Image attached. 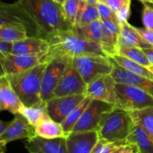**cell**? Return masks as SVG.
Wrapping results in <instances>:
<instances>
[{"label":"cell","instance_id":"obj_1","mask_svg":"<svg viewBox=\"0 0 153 153\" xmlns=\"http://www.w3.org/2000/svg\"><path fill=\"white\" fill-rule=\"evenodd\" d=\"M13 3L31 22L35 37L47 40L73 28L66 19L62 4L55 0H15Z\"/></svg>","mask_w":153,"mask_h":153},{"label":"cell","instance_id":"obj_2","mask_svg":"<svg viewBox=\"0 0 153 153\" xmlns=\"http://www.w3.org/2000/svg\"><path fill=\"white\" fill-rule=\"evenodd\" d=\"M47 41L49 48L44 55V63L60 54H66L72 58L82 55L108 57L100 45L86 40L74 27L57 33Z\"/></svg>","mask_w":153,"mask_h":153},{"label":"cell","instance_id":"obj_3","mask_svg":"<svg viewBox=\"0 0 153 153\" xmlns=\"http://www.w3.org/2000/svg\"><path fill=\"white\" fill-rule=\"evenodd\" d=\"M46 65L47 63H41L22 73L7 76L24 105L37 106L44 103L42 100L41 90L43 72Z\"/></svg>","mask_w":153,"mask_h":153},{"label":"cell","instance_id":"obj_4","mask_svg":"<svg viewBox=\"0 0 153 153\" xmlns=\"http://www.w3.org/2000/svg\"><path fill=\"white\" fill-rule=\"evenodd\" d=\"M130 112L114 107L103 115L97 129L99 137L110 142H124L134 128Z\"/></svg>","mask_w":153,"mask_h":153},{"label":"cell","instance_id":"obj_5","mask_svg":"<svg viewBox=\"0 0 153 153\" xmlns=\"http://www.w3.org/2000/svg\"><path fill=\"white\" fill-rule=\"evenodd\" d=\"M116 103L114 107L128 112L153 107V97L137 87L126 84L116 83Z\"/></svg>","mask_w":153,"mask_h":153},{"label":"cell","instance_id":"obj_6","mask_svg":"<svg viewBox=\"0 0 153 153\" xmlns=\"http://www.w3.org/2000/svg\"><path fill=\"white\" fill-rule=\"evenodd\" d=\"M73 64L87 84L111 74L114 66L108 57L82 55L73 58Z\"/></svg>","mask_w":153,"mask_h":153},{"label":"cell","instance_id":"obj_7","mask_svg":"<svg viewBox=\"0 0 153 153\" xmlns=\"http://www.w3.org/2000/svg\"><path fill=\"white\" fill-rule=\"evenodd\" d=\"M71 59L72 57L66 54H60L47 62L42 79L41 97L44 102L54 97V91Z\"/></svg>","mask_w":153,"mask_h":153},{"label":"cell","instance_id":"obj_8","mask_svg":"<svg viewBox=\"0 0 153 153\" xmlns=\"http://www.w3.org/2000/svg\"><path fill=\"white\" fill-rule=\"evenodd\" d=\"M114 107V105L111 103L92 100L72 132L97 131L103 115Z\"/></svg>","mask_w":153,"mask_h":153},{"label":"cell","instance_id":"obj_9","mask_svg":"<svg viewBox=\"0 0 153 153\" xmlns=\"http://www.w3.org/2000/svg\"><path fill=\"white\" fill-rule=\"evenodd\" d=\"M88 84L70 60L65 73L54 91V97L85 94L87 95Z\"/></svg>","mask_w":153,"mask_h":153},{"label":"cell","instance_id":"obj_10","mask_svg":"<svg viewBox=\"0 0 153 153\" xmlns=\"http://www.w3.org/2000/svg\"><path fill=\"white\" fill-rule=\"evenodd\" d=\"M86 97L85 94H77L53 97L46 102L48 114L51 119L61 124Z\"/></svg>","mask_w":153,"mask_h":153},{"label":"cell","instance_id":"obj_11","mask_svg":"<svg viewBox=\"0 0 153 153\" xmlns=\"http://www.w3.org/2000/svg\"><path fill=\"white\" fill-rule=\"evenodd\" d=\"M44 55H18L9 54L0 57L1 76H7L22 73L41 63H44Z\"/></svg>","mask_w":153,"mask_h":153},{"label":"cell","instance_id":"obj_12","mask_svg":"<svg viewBox=\"0 0 153 153\" xmlns=\"http://www.w3.org/2000/svg\"><path fill=\"white\" fill-rule=\"evenodd\" d=\"M35 128L21 114H16L4 132L0 134V144L6 145L20 139H31L35 137Z\"/></svg>","mask_w":153,"mask_h":153},{"label":"cell","instance_id":"obj_13","mask_svg":"<svg viewBox=\"0 0 153 153\" xmlns=\"http://www.w3.org/2000/svg\"><path fill=\"white\" fill-rule=\"evenodd\" d=\"M116 82L111 75H106L88 85L87 96L92 100L114 105L116 103Z\"/></svg>","mask_w":153,"mask_h":153},{"label":"cell","instance_id":"obj_14","mask_svg":"<svg viewBox=\"0 0 153 153\" xmlns=\"http://www.w3.org/2000/svg\"><path fill=\"white\" fill-rule=\"evenodd\" d=\"M114 66L111 76L116 83L132 85L146 91L153 97V81L143 76L134 74L120 66L113 58L108 57Z\"/></svg>","mask_w":153,"mask_h":153},{"label":"cell","instance_id":"obj_15","mask_svg":"<svg viewBox=\"0 0 153 153\" xmlns=\"http://www.w3.org/2000/svg\"><path fill=\"white\" fill-rule=\"evenodd\" d=\"M97 131L72 132L66 138L68 153H91L98 142Z\"/></svg>","mask_w":153,"mask_h":153},{"label":"cell","instance_id":"obj_16","mask_svg":"<svg viewBox=\"0 0 153 153\" xmlns=\"http://www.w3.org/2000/svg\"><path fill=\"white\" fill-rule=\"evenodd\" d=\"M24 145L28 152L32 153H68L64 137L46 139L36 135L26 140Z\"/></svg>","mask_w":153,"mask_h":153},{"label":"cell","instance_id":"obj_17","mask_svg":"<svg viewBox=\"0 0 153 153\" xmlns=\"http://www.w3.org/2000/svg\"><path fill=\"white\" fill-rule=\"evenodd\" d=\"M24 104L14 91L10 81L5 76L0 77V109L13 114L20 113Z\"/></svg>","mask_w":153,"mask_h":153},{"label":"cell","instance_id":"obj_18","mask_svg":"<svg viewBox=\"0 0 153 153\" xmlns=\"http://www.w3.org/2000/svg\"><path fill=\"white\" fill-rule=\"evenodd\" d=\"M49 42L43 38L28 36L26 38L13 43L12 54L18 55H38L46 53Z\"/></svg>","mask_w":153,"mask_h":153},{"label":"cell","instance_id":"obj_19","mask_svg":"<svg viewBox=\"0 0 153 153\" xmlns=\"http://www.w3.org/2000/svg\"><path fill=\"white\" fill-rule=\"evenodd\" d=\"M138 47L140 49L152 48L153 46L143 40L135 27L128 21L120 25V33L118 39V47Z\"/></svg>","mask_w":153,"mask_h":153},{"label":"cell","instance_id":"obj_20","mask_svg":"<svg viewBox=\"0 0 153 153\" xmlns=\"http://www.w3.org/2000/svg\"><path fill=\"white\" fill-rule=\"evenodd\" d=\"M36 135L46 139L67 138V134L64 131L62 125L50 117L40 122L34 127Z\"/></svg>","mask_w":153,"mask_h":153},{"label":"cell","instance_id":"obj_21","mask_svg":"<svg viewBox=\"0 0 153 153\" xmlns=\"http://www.w3.org/2000/svg\"><path fill=\"white\" fill-rule=\"evenodd\" d=\"M126 141L134 143L139 148L140 153H153V140L138 125H134Z\"/></svg>","mask_w":153,"mask_h":153},{"label":"cell","instance_id":"obj_22","mask_svg":"<svg viewBox=\"0 0 153 153\" xmlns=\"http://www.w3.org/2000/svg\"><path fill=\"white\" fill-rule=\"evenodd\" d=\"M80 35L86 40L100 46L104 33V25L102 19L94 21L89 25L82 27H74Z\"/></svg>","mask_w":153,"mask_h":153},{"label":"cell","instance_id":"obj_23","mask_svg":"<svg viewBox=\"0 0 153 153\" xmlns=\"http://www.w3.org/2000/svg\"><path fill=\"white\" fill-rule=\"evenodd\" d=\"M136 125L141 127L153 140V107L130 112Z\"/></svg>","mask_w":153,"mask_h":153},{"label":"cell","instance_id":"obj_24","mask_svg":"<svg viewBox=\"0 0 153 153\" xmlns=\"http://www.w3.org/2000/svg\"><path fill=\"white\" fill-rule=\"evenodd\" d=\"M19 114H21L34 127L44 120L50 117L46 111V102L37 106L24 105Z\"/></svg>","mask_w":153,"mask_h":153},{"label":"cell","instance_id":"obj_25","mask_svg":"<svg viewBox=\"0 0 153 153\" xmlns=\"http://www.w3.org/2000/svg\"><path fill=\"white\" fill-rule=\"evenodd\" d=\"M111 58H113V59L120 66L123 67L124 69L127 70L128 71L134 73V74L146 77L153 81V73H152V71L149 69L143 67L141 64H138V63L135 62V61H132V60L129 59L126 57L122 56V55H114Z\"/></svg>","mask_w":153,"mask_h":153},{"label":"cell","instance_id":"obj_26","mask_svg":"<svg viewBox=\"0 0 153 153\" xmlns=\"http://www.w3.org/2000/svg\"><path fill=\"white\" fill-rule=\"evenodd\" d=\"M27 37H28V31L23 26L12 25L0 26V40L15 43Z\"/></svg>","mask_w":153,"mask_h":153},{"label":"cell","instance_id":"obj_27","mask_svg":"<svg viewBox=\"0 0 153 153\" xmlns=\"http://www.w3.org/2000/svg\"><path fill=\"white\" fill-rule=\"evenodd\" d=\"M91 100H92V99L87 96L86 98L69 114V116L66 118L65 120L61 123L63 128H64V131L67 134V136L73 131L75 126L76 125L78 121L82 117V114L85 112V109L87 108L88 105L91 103Z\"/></svg>","mask_w":153,"mask_h":153},{"label":"cell","instance_id":"obj_28","mask_svg":"<svg viewBox=\"0 0 153 153\" xmlns=\"http://www.w3.org/2000/svg\"><path fill=\"white\" fill-rule=\"evenodd\" d=\"M118 55L126 57L148 69L152 66L143 49L140 48L120 46L118 47Z\"/></svg>","mask_w":153,"mask_h":153},{"label":"cell","instance_id":"obj_29","mask_svg":"<svg viewBox=\"0 0 153 153\" xmlns=\"http://www.w3.org/2000/svg\"><path fill=\"white\" fill-rule=\"evenodd\" d=\"M80 0H66L62 4L63 10L66 19L72 26H75L76 15L79 9Z\"/></svg>","mask_w":153,"mask_h":153},{"label":"cell","instance_id":"obj_30","mask_svg":"<svg viewBox=\"0 0 153 153\" xmlns=\"http://www.w3.org/2000/svg\"><path fill=\"white\" fill-rule=\"evenodd\" d=\"M100 19V13L97 5L91 4L88 3L86 8L84 10V13L81 17L79 23L77 27H82L85 25H89L94 21L99 20Z\"/></svg>","mask_w":153,"mask_h":153},{"label":"cell","instance_id":"obj_31","mask_svg":"<svg viewBox=\"0 0 153 153\" xmlns=\"http://www.w3.org/2000/svg\"><path fill=\"white\" fill-rule=\"evenodd\" d=\"M97 7L98 8L99 13H100V19L102 20H110L120 25L116 12L112 10L105 3L99 1L97 4Z\"/></svg>","mask_w":153,"mask_h":153},{"label":"cell","instance_id":"obj_32","mask_svg":"<svg viewBox=\"0 0 153 153\" xmlns=\"http://www.w3.org/2000/svg\"><path fill=\"white\" fill-rule=\"evenodd\" d=\"M122 142H110L105 139H99L91 153H110L112 149Z\"/></svg>","mask_w":153,"mask_h":153},{"label":"cell","instance_id":"obj_33","mask_svg":"<svg viewBox=\"0 0 153 153\" xmlns=\"http://www.w3.org/2000/svg\"><path fill=\"white\" fill-rule=\"evenodd\" d=\"M142 21L145 28L153 31V7L149 4H143Z\"/></svg>","mask_w":153,"mask_h":153},{"label":"cell","instance_id":"obj_34","mask_svg":"<svg viewBox=\"0 0 153 153\" xmlns=\"http://www.w3.org/2000/svg\"><path fill=\"white\" fill-rule=\"evenodd\" d=\"M131 0H128L117 12L118 20H119L120 25L128 21V17L130 16V12H131L130 10H131Z\"/></svg>","mask_w":153,"mask_h":153},{"label":"cell","instance_id":"obj_35","mask_svg":"<svg viewBox=\"0 0 153 153\" xmlns=\"http://www.w3.org/2000/svg\"><path fill=\"white\" fill-rule=\"evenodd\" d=\"M136 30L139 33L140 36L143 40L146 43L153 46V31L152 30L148 29L146 28H137L135 27Z\"/></svg>","mask_w":153,"mask_h":153},{"label":"cell","instance_id":"obj_36","mask_svg":"<svg viewBox=\"0 0 153 153\" xmlns=\"http://www.w3.org/2000/svg\"><path fill=\"white\" fill-rule=\"evenodd\" d=\"M13 47V43L0 40V57H3L9 55V54H12Z\"/></svg>","mask_w":153,"mask_h":153},{"label":"cell","instance_id":"obj_37","mask_svg":"<svg viewBox=\"0 0 153 153\" xmlns=\"http://www.w3.org/2000/svg\"><path fill=\"white\" fill-rule=\"evenodd\" d=\"M120 153H140V151L134 143L126 141L123 145Z\"/></svg>","mask_w":153,"mask_h":153},{"label":"cell","instance_id":"obj_38","mask_svg":"<svg viewBox=\"0 0 153 153\" xmlns=\"http://www.w3.org/2000/svg\"><path fill=\"white\" fill-rule=\"evenodd\" d=\"M127 1L128 0H108L105 4L112 10H114V11L117 13Z\"/></svg>","mask_w":153,"mask_h":153},{"label":"cell","instance_id":"obj_39","mask_svg":"<svg viewBox=\"0 0 153 153\" xmlns=\"http://www.w3.org/2000/svg\"><path fill=\"white\" fill-rule=\"evenodd\" d=\"M88 4V3L85 0H80L79 9H78V12H77V15H76V22H75L74 27H77L78 25H79V21H80V19H81V17H82V14H83V13H84V10H85V8H86Z\"/></svg>","mask_w":153,"mask_h":153},{"label":"cell","instance_id":"obj_40","mask_svg":"<svg viewBox=\"0 0 153 153\" xmlns=\"http://www.w3.org/2000/svg\"><path fill=\"white\" fill-rule=\"evenodd\" d=\"M143 52L147 57L148 60L150 62V64L153 66V47L152 48H147V49H142Z\"/></svg>","mask_w":153,"mask_h":153},{"label":"cell","instance_id":"obj_41","mask_svg":"<svg viewBox=\"0 0 153 153\" xmlns=\"http://www.w3.org/2000/svg\"><path fill=\"white\" fill-rule=\"evenodd\" d=\"M10 122H4V121L1 120L0 122V134H2L4 131V130L7 128V127L8 126V125L10 124Z\"/></svg>","mask_w":153,"mask_h":153},{"label":"cell","instance_id":"obj_42","mask_svg":"<svg viewBox=\"0 0 153 153\" xmlns=\"http://www.w3.org/2000/svg\"><path fill=\"white\" fill-rule=\"evenodd\" d=\"M125 142L126 141L122 142V143H119V144H118L117 146H116L113 149H112V151L110 153H120V152L121 149H122L123 145V143H125Z\"/></svg>","mask_w":153,"mask_h":153},{"label":"cell","instance_id":"obj_43","mask_svg":"<svg viewBox=\"0 0 153 153\" xmlns=\"http://www.w3.org/2000/svg\"><path fill=\"white\" fill-rule=\"evenodd\" d=\"M88 3L91 4H94V5H97V3L99 2V0H85Z\"/></svg>","mask_w":153,"mask_h":153},{"label":"cell","instance_id":"obj_44","mask_svg":"<svg viewBox=\"0 0 153 153\" xmlns=\"http://www.w3.org/2000/svg\"><path fill=\"white\" fill-rule=\"evenodd\" d=\"M140 2H142L143 4H153V0H138Z\"/></svg>","mask_w":153,"mask_h":153},{"label":"cell","instance_id":"obj_45","mask_svg":"<svg viewBox=\"0 0 153 153\" xmlns=\"http://www.w3.org/2000/svg\"><path fill=\"white\" fill-rule=\"evenodd\" d=\"M55 1H56V2H58V3H59V4H63L64 3V1H66V0H55Z\"/></svg>","mask_w":153,"mask_h":153},{"label":"cell","instance_id":"obj_46","mask_svg":"<svg viewBox=\"0 0 153 153\" xmlns=\"http://www.w3.org/2000/svg\"><path fill=\"white\" fill-rule=\"evenodd\" d=\"M108 1V0H99L100 2H102V3H106Z\"/></svg>","mask_w":153,"mask_h":153},{"label":"cell","instance_id":"obj_47","mask_svg":"<svg viewBox=\"0 0 153 153\" xmlns=\"http://www.w3.org/2000/svg\"><path fill=\"white\" fill-rule=\"evenodd\" d=\"M149 70H151V71H152V73H153V66H151V67H149Z\"/></svg>","mask_w":153,"mask_h":153},{"label":"cell","instance_id":"obj_48","mask_svg":"<svg viewBox=\"0 0 153 153\" xmlns=\"http://www.w3.org/2000/svg\"><path fill=\"white\" fill-rule=\"evenodd\" d=\"M29 153H32V152H29Z\"/></svg>","mask_w":153,"mask_h":153}]
</instances>
